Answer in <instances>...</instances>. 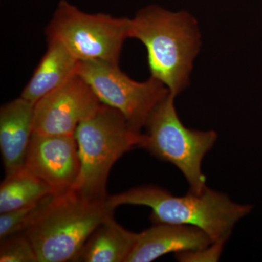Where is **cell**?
Here are the masks:
<instances>
[{
    "mask_svg": "<svg viewBox=\"0 0 262 262\" xmlns=\"http://www.w3.org/2000/svg\"><path fill=\"white\" fill-rule=\"evenodd\" d=\"M48 45L47 51L20 95L34 104L75 75L80 62L60 43Z\"/></svg>",
    "mask_w": 262,
    "mask_h": 262,
    "instance_id": "7c38bea8",
    "label": "cell"
},
{
    "mask_svg": "<svg viewBox=\"0 0 262 262\" xmlns=\"http://www.w3.org/2000/svg\"><path fill=\"white\" fill-rule=\"evenodd\" d=\"M169 94L153 110L145 125L141 148L163 161L173 164L182 172L190 192L201 193L206 187L202 163L214 146V130H193L179 118L174 99Z\"/></svg>",
    "mask_w": 262,
    "mask_h": 262,
    "instance_id": "5b68a950",
    "label": "cell"
},
{
    "mask_svg": "<svg viewBox=\"0 0 262 262\" xmlns=\"http://www.w3.org/2000/svg\"><path fill=\"white\" fill-rule=\"evenodd\" d=\"M55 194H49L40 201L14 211L1 213L0 215V239L1 241L25 232L43 214L54 199Z\"/></svg>",
    "mask_w": 262,
    "mask_h": 262,
    "instance_id": "9a60e30c",
    "label": "cell"
},
{
    "mask_svg": "<svg viewBox=\"0 0 262 262\" xmlns=\"http://www.w3.org/2000/svg\"><path fill=\"white\" fill-rule=\"evenodd\" d=\"M138 235L123 228L113 217L95 229L74 261L127 262Z\"/></svg>",
    "mask_w": 262,
    "mask_h": 262,
    "instance_id": "4fadbf2b",
    "label": "cell"
},
{
    "mask_svg": "<svg viewBox=\"0 0 262 262\" xmlns=\"http://www.w3.org/2000/svg\"><path fill=\"white\" fill-rule=\"evenodd\" d=\"M107 199L115 208L122 205L149 207L153 224L192 226L208 234L212 242L223 244L253 208L207 187L201 193L189 191L186 195L175 196L162 188L142 186L108 195Z\"/></svg>",
    "mask_w": 262,
    "mask_h": 262,
    "instance_id": "7a4b0ae2",
    "label": "cell"
},
{
    "mask_svg": "<svg viewBox=\"0 0 262 262\" xmlns=\"http://www.w3.org/2000/svg\"><path fill=\"white\" fill-rule=\"evenodd\" d=\"M130 18L88 13L61 0L46 29L48 42L61 44L79 61L119 64Z\"/></svg>",
    "mask_w": 262,
    "mask_h": 262,
    "instance_id": "8992f818",
    "label": "cell"
},
{
    "mask_svg": "<svg viewBox=\"0 0 262 262\" xmlns=\"http://www.w3.org/2000/svg\"><path fill=\"white\" fill-rule=\"evenodd\" d=\"M213 244L209 236L192 226L154 224L139 233L127 262H150L168 253L194 251Z\"/></svg>",
    "mask_w": 262,
    "mask_h": 262,
    "instance_id": "30bf717a",
    "label": "cell"
},
{
    "mask_svg": "<svg viewBox=\"0 0 262 262\" xmlns=\"http://www.w3.org/2000/svg\"><path fill=\"white\" fill-rule=\"evenodd\" d=\"M51 194L53 193L47 184L24 165L6 173V177L2 182L0 213L29 206Z\"/></svg>",
    "mask_w": 262,
    "mask_h": 262,
    "instance_id": "5bb4252c",
    "label": "cell"
},
{
    "mask_svg": "<svg viewBox=\"0 0 262 262\" xmlns=\"http://www.w3.org/2000/svg\"><path fill=\"white\" fill-rule=\"evenodd\" d=\"M101 103L89 84L76 74L34 104L33 134L75 136L80 122L94 115Z\"/></svg>",
    "mask_w": 262,
    "mask_h": 262,
    "instance_id": "ba28073f",
    "label": "cell"
},
{
    "mask_svg": "<svg viewBox=\"0 0 262 262\" xmlns=\"http://www.w3.org/2000/svg\"><path fill=\"white\" fill-rule=\"evenodd\" d=\"M24 165L55 195L73 189L80 170L75 136L33 134Z\"/></svg>",
    "mask_w": 262,
    "mask_h": 262,
    "instance_id": "9c48e42d",
    "label": "cell"
},
{
    "mask_svg": "<svg viewBox=\"0 0 262 262\" xmlns=\"http://www.w3.org/2000/svg\"><path fill=\"white\" fill-rule=\"evenodd\" d=\"M225 244L213 243L201 249L176 253L175 257L179 261L182 262L218 261Z\"/></svg>",
    "mask_w": 262,
    "mask_h": 262,
    "instance_id": "e0dca14e",
    "label": "cell"
},
{
    "mask_svg": "<svg viewBox=\"0 0 262 262\" xmlns=\"http://www.w3.org/2000/svg\"><path fill=\"white\" fill-rule=\"evenodd\" d=\"M107 198L88 199L74 189L55 195L46 211L26 231L39 262L74 261L98 226L114 217Z\"/></svg>",
    "mask_w": 262,
    "mask_h": 262,
    "instance_id": "3957f363",
    "label": "cell"
},
{
    "mask_svg": "<svg viewBox=\"0 0 262 262\" xmlns=\"http://www.w3.org/2000/svg\"><path fill=\"white\" fill-rule=\"evenodd\" d=\"M1 262H39L32 243L24 232L1 241Z\"/></svg>",
    "mask_w": 262,
    "mask_h": 262,
    "instance_id": "2e32d148",
    "label": "cell"
},
{
    "mask_svg": "<svg viewBox=\"0 0 262 262\" xmlns=\"http://www.w3.org/2000/svg\"><path fill=\"white\" fill-rule=\"evenodd\" d=\"M34 103L21 96L0 110V148L6 173L24 166L33 134Z\"/></svg>",
    "mask_w": 262,
    "mask_h": 262,
    "instance_id": "8fae6325",
    "label": "cell"
},
{
    "mask_svg": "<svg viewBox=\"0 0 262 262\" xmlns=\"http://www.w3.org/2000/svg\"><path fill=\"white\" fill-rule=\"evenodd\" d=\"M77 74L89 84L100 102L120 112L139 132L153 110L170 94L154 77L136 82L124 73L119 64L110 62L80 61Z\"/></svg>",
    "mask_w": 262,
    "mask_h": 262,
    "instance_id": "52a82bcc",
    "label": "cell"
},
{
    "mask_svg": "<svg viewBox=\"0 0 262 262\" xmlns=\"http://www.w3.org/2000/svg\"><path fill=\"white\" fill-rule=\"evenodd\" d=\"M128 38L144 45L151 77L163 83L172 96L176 97L189 85L193 61L201 45L198 23L189 13L149 5L130 18Z\"/></svg>",
    "mask_w": 262,
    "mask_h": 262,
    "instance_id": "6da1fadb",
    "label": "cell"
},
{
    "mask_svg": "<svg viewBox=\"0 0 262 262\" xmlns=\"http://www.w3.org/2000/svg\"><path fill=\"white\" fill-rule=\"evenodd\" d=\"M75 136L80 170L73 189L88 199H106L112 168L124 155L141 148L142 133L116 108L101 103L94 115L80 122Z\"/></svg>",
    "mask_w": 262,
    "mask_h": 262,
    "instance_id": "277c9868",
    "label": "cell"
}]
</instances>
